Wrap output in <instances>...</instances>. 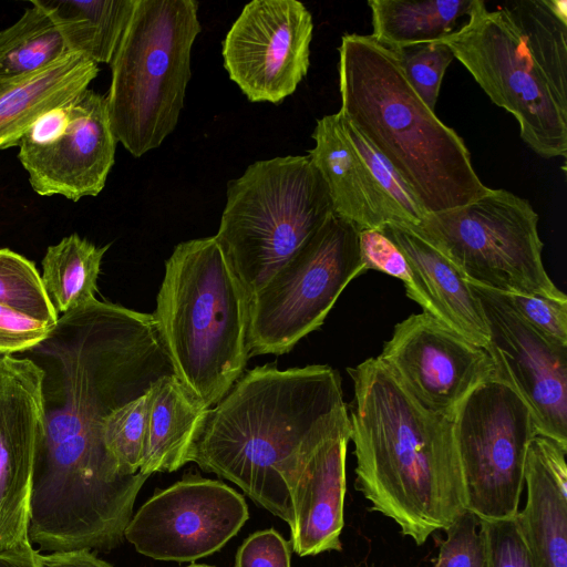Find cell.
I'll return each mask as SVG.
<instances>
[{"label": "cell", "mask_w": 567, "mask_h": 567, "mask_svg": "<svg viewBox=\"0 0 567 567\" xmlns=\"http://www.w3.org/2000/svg\"><path fill=\"white\" fill-rule=\"evenodd\" d=\"M354 487L370 511L423 545L465 509L453 416L420 405L378 358L348 368Z\"/></svg>", "instance_id": "obj_3"}, {"label": "cell", "mask_w": 567, "mask_h": 567, "mask_svg": "<svg viewBox=\"0 0 567 567\" xmlns=\"http://www.w3.org/2000/svg\"><path fill=\"white\" fill-rule=\"evenodd\" d=\"M486 567H533L515 517L499 520L480 519Z\"/></svg>", "instance_id": "obj_35"}, {"label": "cell", "mask_w": 567, "mask_h": 567, "mask_svg": "<svg viewBox=\"0 0 567 567\" xmlns=\"http://www.w3.org/2000/svg\"><path fill=\"white\" fill-rule=\"evenodd\" d=\"M312 16L297 0L247 3L223 41L224 68L250 102L278 104L310 65Z\"/></svg>", "instance_id": "obj_13"}, {"label": "cell", "mask_w": 567, "mask_h": 567, "mask_svg": "<svg viewBox=\"0 0 567 567\" xmlns=\"http://www.w3.org/2000/svg\"><path fill=\"white\" fill-rule=\"evenodd\" d=\"M249 305L215 236L174 248L152 317L175 377L207 410L243 375Z\"/></svg>", "instance_id": "obj_6"}, {"label": "cell", "mask_w": 567, "mask_h": 567, "mask_svg": "<svg viewBox=\"0 0 567 567\" xmlns=\"http://www.w3.org/2000/svg\"><path fill=\"white\" fill-rule=\"evenodd\" d=\"M350 436L341 378L329 365L256 367L208 409L188 462L240 487L289 526V483L322 442Z\"/></svg>", "instance_id": "obj_2"}, {"label": "cell", "mask_w": 567, "mask_h": 567, "mask_svg": "<svg viewBox=\"0 0 567 567\" xmlns=\"http://www.w3.org/2000/svg\"><path fill=\"white\" fill-rule=\"evenodd\" d=\"M248 518L241 494L220 481L190 475L147 499L124 538L146 557L194 561L221 549Z\"/></svg>", "instance_id": "obj_12"}, {"label": "cell", "mask_w": 567, "mask_h": 567, "mask_svg": "<svg viewBox=\"0 0 567 567\" xmlns=\"http://www.w3.org/2000/svg\"><path fill=\"white\" fill-rule=\"evenodd\" d=\"M186 567H213V566H208V565H200V564H192V565H188Z\"/></svg>", "instance_id": "obj_40"}, {"label": "cell", "mask_w": 567, "mask_h": 567, "mask_svg": "<svg viewBox=\"0 0 567 567\" xmlns=\"http://www.w3.org/2000/svg\"><path fill=\"white\" fill-rule=\"evenodd\" d=\"M43 379L28 357L0 359V553L29 540L34 464L45 436Z\"/></svg>", "instance_id": "obj_16"}, {"label": "cell", "mask_w": 567, "mask_h": 567, "mask_svg": "<svg viewBox=\"0 0 567 567\" xmlns=\"http://www.w3.org/2000/svg\"><path fill=\"white\" fill-rule=\"evenodd\" d=\"M468 284L487 327L495 375L527 404L538 434L567 445V347L533 329L499 292Z\"/></svg>", "instance_id": "obj_14"}, {"label": "cell", "mask_w": 567, "mask_h": 567, "mask_svg": "<svg viewBox=\"0 0 567 567\" xmlns=\"http://www.w3.org/2000/svg\"><path fill=\"white\" fill-rule=\"evenodd\" d=\"M347 567V566H346Z\"/></svg>", "instance_id": "obj_42"}, {"label": "cell", "mask_w": 567, "mask_h": 567, "mask_svg": "<svg viewBox=\"0 0 567 567\" xmlns=\"http://www.w3.org/2000/svg\"><path fill=\"white\" fill-rule=\"evenodd\" d=\"M197 12L195 0L135 2L105 96L113 134L134 157L157 148L177 125L200 32Z\"/></svg>", "instance_id": "obj_7"}, {"label": "cell", "mask_w": 567, "mask_h": 567, "mask_svg": "<svg viewBox=\"0 0 567 567\" xmlns=\"http://www.w3.org/2000/svg\"><path fill=\"white\" fill-rule=\"evenodd\" d=\"M109 247H97L78 234L48 247L41 280L58 316L96 299L101 262Z\"/></svg>", "instance_id": "obj_26"}, {"label": "cell", "mask_w": 567, "mask_h": 567, "mask_svg": "<svg viewBox=\"0 0 567 567\" xmlns=\"http://www.w3.org/2000/svg\"><path fill=\"white\" fill-rule=\"evenodd\" d=\"M349 441L341 435L322 442L303 457L289 483L290 540L300 557L342 549Z\"/></svg>", "instance_id": "obj_18"}, {"label": "cell", "mask_w": 567, "mask_h": 567, "mask_svg": "<svg viewBox=\"0 0 567 567\" xmlns=\"http://www.w3.org/2000/svg\"><path fill=\"white\" fill-rule=\"evenodd\" d=\"M116 143L105 96L87 89L66 105L63 123L50 137L21 138L18 157L37 194L78 202L104 188Z\"/></svg>", "instance_id": "obj_17"}, {"label": "cell", "mask_w": 567, "mask_h": 567, "mask_svg": "<svg viewBox=\"0 0 567 567\" xmlns=\"http://www.w3.org/2000/svg\"><path fill=\"white\" fill-rule=\"evenodd\" d=\"M359 248L365 271L377 270L401 280L406 296L419 303L423 312L436 319L434 306L415 279L405 256L381 229L360 230Z\"/></svg>", "instance_id": "obj_31"}, {"label": "cell", "mask_w": 567, "mask_h": 567, "mask_svg": "<svg viewBox=\"0 0 567 567\" xmlns=\"http://www.w3.org/2000/svg\"><path fill=\"white\" fill-rule=\"evenodd\" d=\"M148 414L140 472L171 473L188 463L195 435L207 412L175 374L161 378L147 392Z\"/></svg>", "instance_id": "obj_23"}, {"label": "cell", "mask_w": 567, "mask_h": 567, "mask_svg": "<svg viewBox=\"0 0 567 567\" xmlns=\"http://www.w3.org/2000/svg\"><path fill=\"white\" fill-rule=\"evenodd\" d=\"M27 352L44 371L45 408L30 524L66 540L106 534L131 517L148 477L120 473L103 443L105 419L175 374L154 319L94 299L59 316Z\"/></svg>", "instance_id": "obj_1"}, {"label": "cell", "mask_w": 567, "mask_h": 567, "mask_svg": "<svg viewBox=\"0 0 567 567\" xmlns=\"http://www.w3.org/2000/svg\"><path fill=\"white\" fill-rule=\"evenodd\" d=\"M41 563L43 567H113L87 549L41 554Z\"/></svg>", "instance_id": "obj_38"}, {"label": "cell", "mask_w": 567, "mask_h": 567, "mask_svg": "<svg viewBox=\"0 0 567 567\" xmlns=\"http://www.w3.org/2000/svg\"><path fill=\"white\" fill-rule=\"evenodd\" d=\"M377 358L420 405L437 414H453L495 375L484 348L423 311L396 323Z\"/></svg>", "instance_id": "obj_15"}, {"label": "cell", "mask_w": 567, "mask_h": 567, "mask_svg": "<svg viewBox=\"0 0 567 567\" xmlns=\"http://www.w3.org/2000/svg\"><path fill=\"white\" fill-rule=\"evenodd\" d=\"M0 567H43L41 553L30 543L0 553Z\"/></svg>", "instance_id": "obj_39"}, {"label": "cell", "mask_w": 567, "mask_h": 567, "mask_svg": "<svg viewBox=\"0 0 567 567\" xmlns=\"http://www.w3.org/2000/svg\"><path fill=\"white\" fill-rule=\"evenodd\" d=\"M567 445L543 434L529 442L526 503L515 515L533 567H567Z\"/></svg>", "instance_id": "obj_19"}, {"label": "cell", "mask_w": 567, "mask_h": 567, "mask_svg": "<svg viewBox=\"0 0 567 567\" xmlns=\"http://www.w3.org/2000/svg\"><path fill=\"white\" fill-rule=\"evenodd\" d=\"M404 75L422 101L434 111L443 76L454 60L443 41L416 44L394 51Z\"/></svg>", "instance_id": "obj_32"}, {"label": "cell", "mask_w": 567, "mask_h": 567, "mask_svg": "<svg viewBox=\"0 0 567 567\" xmlns=\"http://www.w3.org/2000/svg\"><path fill=\"white\" fill-rule=\"evenodd\" d=\"M312 138L315 147L308 156L327 185L333 214L359 230L380 229L383 220L378 195L342 128L339 112L319 118Z\"/></svg>", "instance_id": "obj_22"}, {"label": "cell", "mask_w": 567, "mask_h": 567, "mask_svg": "<svg viewBox=\"0 0 567 567\" xmlns=\"http://www.w3.org/2000/svg\"><path fill=\"white\" fill-rule=\"evenodd\" d=\"M54 326L0 306V357L24 353L44 340Z\"/></svg>", "instance_id": "obj_36"}, {"label": "cell", "mask_w": 567, "mask_h": 567, "mask_svg": "<svg viewBox=\"0 0 567 567\" xmlns=\"http://www.w3.org/2000/svg\"><path fill=\"white\" fill-rule=\"evenodd\" d=\"M97 73L95 62L69 53L33 73L0 79V150L18 146L38 120L73 102Z\"/></svg>", "instance_id": "obj_20"}, {"label": "cell", "mask_w": 567, "mask_h": 567, "mask_svg": "<svg viewBox=\"0 0 567 567\" xmlns=\"http://www.w3.org/2000/svg\"><path fill=\"white\" fill-rule=\"evenodd\" d=\"M380 229L405 256L434 306L436 319L485 349L488 332L478 299L456 266L411 228L385 224Z\"/></svg>", "instance_id": "obj_21"}, {"label": "cell", "mask_w": 567, "mask_h": 567, "mask_svg": "<svg viewBox=\"0 0 567 567\" xmlns=\"http://www.w3.org/2000/svg\"><path fill=\"white\" fill-rule=\"evenodd\" d=\"M452 416L466 509L484 520L515 517L527 449L537 434L529 408L494 375L473 389Z\"/></svg>", "instance_id": "obj_11"}, {"label": "cell", "mask_w": 567, "mask_h": 567, "mask_svg": "<svg viewBox=\"0 0 567 567\" xmlns=\"http://www.w3.org/2000/svg\"><path fill=\"white\" fill-rule=\"evenodd\" d=\"M234 567H291L289 545L274 528L255 532L239 546Z\"/></svg>", "instance_id": "obj_37"}, {"label": "cell", "mask_w": 567, "mask_h": 567, "mask_svg": "<svg viewBox=\"0 0 567 567\" xmlns=\"http://www.w3.org/2000/svg\"><path fill=\"white\" fill-rule=\"evenodd\" d=\"M338 50L339 112L394 167L427 214L488 192L463 138L417 95L394 51L358 33L343 34Z\"/></svg>", "instance_id": "obj_4"}, {"label": "cell", "mask_w": 567, "mask_h": 567, "mask_svg": "<svg viewBox=\"0 0 567 567\" xmlns=\"http://www.w3.org/2000/svg\"><path fill=\"white\" fill-rule=\"evenodd\" d=\"M523 142L544 158L567 155V1L514 0L487 9L443 40Z\"/></svg>", "instance_id": "obj_5"}, {"label": "cell", "mask_w": 567, "mask_h": 567, "mask_svg": "<svg viewBox=\"0 0 567 567\" xmlns=\"http://www.w3.org/2000/svg\"><path fill=\"white\" fill-rule=\"evenodd\" d=\"M475 4L476 0H369L370 35L392 51L443 41L462 29Z\"/></svg>", "instance_id": "obj_24"}, {"label": "cell", "mask_w": 567, "mask_h": 567, "mask_svg": "<svg viewBox=\"0 0 567 567\" xmlns=\"http://www.w3.org/2000/svg\"><path fill=\"white\" fill-rule=\"evenodd\" d=\"M499 293L533 329L567 347V298Z\"/></svg>", "instance_id": "obj_34"}, {"label": "cell", "mask_w": 567, "mask_h": 567, "mask_svg": "<svg viewBox=\"0 0 567 567\" xmlns=\"http://www.w3.org/2000/svg\"><path fill=\"white\" fill-rule=\"evenodd\" d=\"M480 519L465 509L446 527L432 567H486L485 548L478 529Z\"/></svg>", "instance_id": "obj_33"}, {"label": "cell", "mask_w": 567, "mask_h": 567, "mask_svg": "<svg viewBox=\"0 0 567 567\" xmlns=\"http://www.w3.org/2000/svg\"><path fill=\"white\" fill-rule=\"evenodd\" d=\"M339 114L347 137L371 176L383 225L416 227L427 214L421 203L384 156L340 112Z\"/></svg>", "instance_id": "obj_28"}, {"label": "cell", "mask_w": 567, "mask_h": 567, "mask_svg": "<svg viewBox=\"0 0 567 567\" xmlns=\"http://www.w3.org/2000/svg\"><path fill=\"white\" fill-rule=\"evenodd\" d=\"M538 220L527 199L489 188L470 204L426 214L411 229L446 256L468 282L502 293L567 298L544 267Z\"/></svg>", "instance_id": "obj_9"}, {"label": "cell", "mask_w": 567, "mask_h": 567, "mask_svg": "<svg viewBox=\"0 0 567 567\" xmlns=\"http://www.w3.org/2000/svg\"><path fill=\"white\" fill-rule=\"evenodd\" d=\"M69 53L51 13L33 0L16 23L0 31V79L33 73Z\"/></svg>", "instance_id": "obj_27"}, {"label": "cell", "mask_w": 567, "mask_h": 567, "mask_svg": "<svg viewBox=\"0 0 567 567\" xmlns=\"http://www.w3.org/2000/svg\"><path fill=\"white\" fill-rule=\"evenodd\" d=\"M226 195L215 238L250 299L333 215L308 155L257 161Z\"/></svg>", "instance_id": "obj_8"}, {"label": "cell", "mask_w": 567, "mask_h": 567, "mask_svg": "<svg viewBox=\"0 0 567 567\" xmlns=\"http://www.w3.org/2000/svg\"><path fill=\"white\" fill-rule=\"evenodd\" d=\"M147 392L114 410L103 425L104 446L123 475L138 473L142 465L148 414Z\"/></svg>", "instance_id": "obj_30"}, {"label": "cell", "mask_w": 567, "mask_h": 567, "mask_svg": "<svg viewBox=\"0 0 567 567\" xmlns=\"http://www.w3.org/2000/svg\"><path fill=\"white\" fill-rule=\"evenodd\" d=\"M1 358H2V357H0V359H1Z\"/></svg>", "instance_id": "obj_41"}, {"label": "cell", "mask_w": 567, "mask_h": 567, "mask_svg": "<svg viewBox=\"0 0 567 567\" xmlns=\"http://www.w3.org/2000/svg\"><path fill=\"white\" fill-rule=\"evenodd\" d=\"M359 229L334 214L249 305V357L289 352L324 321L348 284L365 272Z\"/></svg>", "instance_id": "obj_10"}, {"label": "cell", "mask_w": 567, "mask_h": 567, "mask_svg": "<svg viewBox=\"0 0 567 567\" xmlns=\"http://www.w3.org/2000/svg\"><path fill=\"white\" fill-rule=\"evenodd\" d=\"M0 306L52 326L59 318L34 265L8 248L0 249Z\"/></svg>", "instance_id": "obj_29"}, {"label": "cell", "mask_w": 567, "mask_h": 567, "mask_svg": "<svg viewBox=\"0 0 567 567\" xmlns=\"http://www.w3.org/2000/svg\"><path fill=\"white\" fill-rule=\"evenodd\" d=\"M58 24L72 53L96 64L111 62L136 0H39Z\"/></svg>", "instance_id": "obj_25"}]
</instances>
